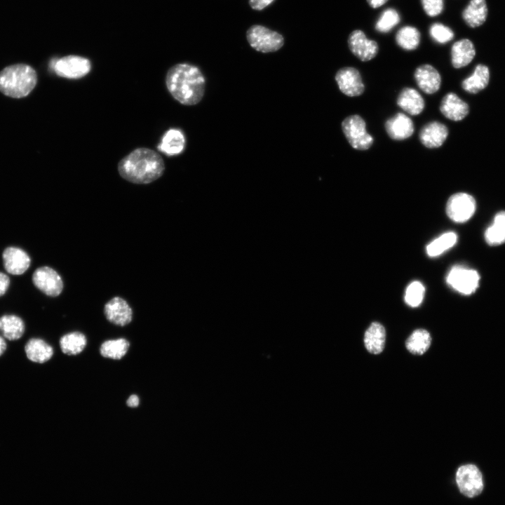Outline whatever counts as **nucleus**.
Instances as JSON below:
<instances>
[{"mask_svg":"<svg viewBox=\"0 0 505 505\" xmlns=\"http://www.w3.org/2000/svg\"><path fill=\"white\" fill-rule=\"evenodd\" d=\"M431 37L439 43H445L454 38L452 30L439 22L433 23L429 29Z\"/></svg>","mask_w":505,"mask_h":505,"instance_id":"f704fd0d","label":"nucleus"},{"mask_svg":"<svg viewBox=\"0 0 505 505\" xmlns=\"http://www.w3.org/2000/svg\"><path fill=\"white\" fill-rule=\"evenodd\" d=\"M86 344V336L79 331L67 333L60 339L61 351L69 356L77 355L82 352Z\"/></svg>","mask_w":505,"mask_h":505,"instance_id":"cd10ccee","label":"nucleus"},{"mask_svg":"<svg viewBox=\"0 0 505 505\" xmlns=\"http://www.w3.org/2000/svg\"><path fill=\"white\" fill-rule=\"evenodd\" d=\"M52 68L61 77L77 79L87 75L91 69L89 60L78 55H67L52 62Z\"/></svg>","mask_w":505,"mask_h":505,"instance_id":"6e6552de","label":"nucleus"},{"mask_svg":"<svg viewBox=\"0 0 505 505\" xmlns=\"http://www.w3.org/2000/svg\"><path fill=\"white\" fill-rule=\"evenodd\" d=\"M476 50L473 43L468 39L456 41L451 48V61L454 68L469 65L473 59Z\"/></svg>","mask_w":505,"mask_h":505,"instance_id":"4be33fe9","label":"nucleus"},{"mask_svg":"<svg viewBox=\"0 0 505 505\" xmlns=\"http://www.w3.org/2000/svg\"><path fill=\"white\" fill-rule=\"evenodd\" d=\"M368 5L372 8H377L387 2L388 0H366Z\"/></svg>","mask_w":505,"mask_h":505,"instance_id":"ea45409f","label":"nucleus"},{"mask_svg":"<svg viewBox=\"0 0 505 505\" xmlns=\"http://www.w3.org/2000/svg\"><path fill=\"white\" fill-rule=\"evenodd\" d=\"M455 480L459 492L469 498L479 495L483 490L482 473L474 464L460 466L456 471Z\"/></svg>","mask_w":505,"mask_h":505,"instance_id":"423d86ee","label":"nucleus"},{"mask_svg":"<svg viewBox=\"0 0 505 505\" xmlns=\"http://www.w3.org/2000/svg\"><path fill=\"white\" fill-rule=\"evenodd\" d=\"M10 283L8 276L0 271V297L3 296L7 292Z\"/></svg>","mask_w":505,"mask_h":505,"instance_id":"e433bc0d","label":"nucleus"},{"mask_svg":"<svg viewBox=\"0 0 505 505\" xmlns=\"http://www.w3.org/2000/svg\"><path fill=\"white\" fill-rule=\"evenodd\" d=\"M386 331L384 327L378 322H373L366 330L364 335V344L371 354H380L384 347Z\"/></svg>","mask_w":505,"mask_h":505,"instance_id":"5701e85b","label":"nucleus"},{"mask_svg":"<svg viewBox=\"0 0 505 505\" xmlns=\"http://www.w3.org/2000/svg\"><path fill=\"white\" fill-rule=\"evenodd\" d=\"M2 260L5 270L12 275L24 274L31 264V259L27 252L15 246H9L4 250Z\"/></svg>","mask_w":505,"mask_h":505,"instance_id":"ddd939ff","label":"nucleus"},{"mask_svg":"<svg viewBox=\"0 0 505 505\" xmlns=\"http://www.w3.org/2000/svg\"><path fill=\"white\" fill-rule=\"evenodd\" d=\"M126 404L128 407L130 408H136L140 404V399L139 397L133 394L131 395L127 400Z\"/></svg>","mask_w":505,"mask_h":505,"instance_id":"58836bf2","label":"nucleus"},{"mask_svg":"<svg viewBox=\"0 0 505 505\" xmlns=\"http://www.w3.org/2000/svg\"><path fill=\"white\" fill-rule=\"evenodd\" d=\"M251 47L262 53L275 52L284 43L283 36L262 25H252L246 32Z\"/></svg>","mask_w":505,"mask_h":505,"instance_id":"39448f33","label":"nucleus"},{"mask_svg":"<svg viewBox=\"0 0 505 505\" xmlns=\"http://www.w3.org/2000/svg\"><path fill=\"white\" fill-rule=\"evenodd\" d=\"M6 346L5 338L0 335V356L5 352Z\"/></svg>","mask_w":505,"mask_h":505,"instance_id":"a19ab883","label":"nucleus"},{"mask_svg":"<svg viewBox=\"0 0 505 505\" xmlns=\"http://www.w3.org/2000/svg\"><path fill=\"white\" fill-rule=\"evenodd\" d=\"M25 325L17 315L5 314L0 317V333L10 341L18 340L23 335Z\"/></svg>","mask_w":505,"mask_h":505,"instance_id":"b1692460","label":"nucleus"},{"mask_svg":"<svg viewBox=\"0 0 505 505\" xmlns=\"http://www.w3.org/2000/svg\"><path fill=\"white\" fill-rule=\"evenodd\" d=\"M400 20V15L396 9L393 8H386L381 13L377 20L375 29L382 33L389 32L399 23Z\"/></svg>","mask_w":505,"mask_h":505,"instance_id":"473e14b6","label":"nucleus"},{"mask_svg":"<svg viewBox=\"0 0 505 505\" xmlns=\"http://www.w3.org/2000/svg\"><path fill=\"white\" fill-rule=\"evenodd\" d=\"M425 13L430 17H435L443 11V0H421Z\"/></svg>","mask_w":505,"mask_h":505,"instance_id":"c9c22d12","label":"nucleus"},{"mask_svg":"<svg viewBox=\"0 0 505 505\" xmlns=\"http://www.w3.org/2000/svg\"><path fill=\"white\" fill-rule=\"evenodd\" d=\"M32 280L37 289L49 297H57L62 292V279L60 274L50 267L37 268L32 274Z\"/></svg>","mask_w":505,"mask_h":505,"instance_id":"9d476101","label":"nucleus"},{"mask_svg":"<svg viewBox=\"0 0 505 505\" xmlns=\"http://www.w3.org/2000/svg\"><path fill=\"white\" fill-rule=\"evenodd\" d=\"M129 346V342L124 338L109 339L101 344L100 352L105 358L119 360L126 354Z\"/></svg>","mask_w":505,"mask_h":505,"instance_id":"c756f323","label":"nucleus"},{"mask_svg":"<svg viewBox=\"0 0 505 505\" xmlns=\"http://www.w3.org/2000/svg\"><path fill=\"white\" fill-rule=\"evenodd\" d=\"M480 278L477 271L462 265H455L448 272L446 282L458 292L469 295L478 288Z\"/></svg>","mask_w":505,"mask_h":505,"instance_id":"0eeeda50","label":"nucleus"},{"mask_svg":"<svg viewBox=\"0 0 505 505\" xmlns=\"http://www.w3.org/2000/svg\"><path fill=\"white\" fill-rule=\"evenodd\" d=\"M457 241V236L454 232H446L427 245V255L430 257L438 256L454 246Z\"/></svg>","mask_w":505,"mask_h":505,"instance_id":"2f4dec72","label":"nucleus"},{"mask_svg":"<svg viewBox=\"0 0 505 505\" xmlns=\"http://www.w3.org/2000/svg\"><path fill=\"white\" fill-rule=\"evenodd\" d=\"M440 111L446 118L459 121L464 119L469 112V105L454 93L446 94L440 105Z\"/></svg>","mask_w":505,"mask_h":505,"instance_id":"a211bd4d","label":"nucleus"},{"mask_svg":"<svg viewBox=\"0 0 505 505\" xmlns=\"http://www.w3.org/2000/svg\"><path fill=\"white\" fill-rule=\"evenodd\" d=\"M27 358L32 362L44 363L53 355V347L40 338H31L25 346Z\"/></svg>","mask_w":505,"mask_h":505,"instance_id":"412c9836","label":"nucleus"},{"mask_svg":"<svg viewBox=\"0 0 505 505\" xmlns=\"http://www.w3.org/2000/svg\"><path fill=\"white\" fill-rule=\"evenodd\" d=\"M490 72L487 66L478 65L473 73L462 82V88L469 93H477L488 84Z\"/></svg>","mask_w":505,"mask_h":505,"instance_id":"a878e982","label":"nucleus"},{"mask_svg":"<svg viewBox=\"0 0 505 505\" xmlns=\"http://www.w3.org/2000/svg\"><path fill=\"white\" fill-rule=\"evenodd\" d=\"M335 81L340 91L347 96H359L365 90L361 75L355 67H345L339 69L335 74Z\"/></svg>","mask_w":505,"mask_h":505,"instance_id":"9b49d317","label":"nucleus"},{"mask_svg":"<svg viewBox=\"0 0 505 505\" xmlns=\"http://www.w3.org/2000/svg\"><path fill=\"white\" fill-rule=\"evenodd\" d=\"M388 135L394 140H403L414 133L415 126L412 119L403 113H397L385 122Z\"/></svg>","mask_w":505,"mask_h":505,"instance_id":"dca6fc26","label":"nucleus"},{"mask_svg":"<svg viewBox=\"0 0 505 505\" xmlns=\"http://www.w3.org/2000/svg\"><path fill=\"white\" fill-rule=\"evenodd\" d=\"M420 39L419 31L412 26H404L396 34L398 46L407 50H415L419 45Z\"/></svg>","mask_w":505,"mask_h":505,"instance_id":"7c9ffc66","label":"nucleus"},{"mask_svg":"<svg viewBox=\"0 0 505 505\" xmlns=\"http://www.w3.org/2000/svg\"><path fill=\"white\" fill-rule=\"evenodd\" d=\"M487 16V7L485 0H471L462 12V18L470 27H477L483 25Z\"/></svg>","mask_w":505,"mask_h":505,"instance_id":"393cba45","label":"nucleus"},{"mask_svg":"<svg viewBox=\"0 0 505 505\" xmlns=\"http://www.w3.org/2000/svg\"><path fill=\"white\" fill-rule=\"evenodd\" d=\"M342 131L350 145L357 150H367L372 145L374 139L366 130V123L357 114L345 118L342 122Z\"/></svg>","mask_w":505,"mask_h":505,"instance_id":"20e7f679","label":"nucleus"},{"mask_svg":"<svg viewBox=\"0 0 505 505\" xmlns=\"http://www.w3.org/2000/svg\"><path fill=\"white\" fill-rule=\"evenodd\" d=\"M431 343L430 333L424 329L414 330L405 342L406 349L413 354L422 355L429 348Z\"/></svg>","mask_w":505,"mask_h":505,"instance_id":"c85d7f7f","label":"nucleus"},{"mask_svg":"<svg viewBox=\"0 0 505 505\" xmlns=\"http://www.w3.org/2000/svg\"><path fill=\"white\" fill-rule=\"evenodd\" d=\"M185 142L184 133L179 129L171 128L163 134L157 147L167 156H175L184 151Z\"/></svg>","mask_w":505,"mask_h":505,"instance_id":"aec40b11","label":"nucleus"},{"mask_svg":"<svg viewBox=\"0 0 505 505\" xmlns=\"http://www.w3.org/2000/svg\"><path fill=\"white\" fill-rule=\"evenodd\" d=\"M486 243L492 246L505 243V211L498 213L484 234Z\"/></svg>","mask_w":505,"mask_h":505,"instance_id":"bb28decb","label":"nucleus"},{"mask_svg":"<svg viewBox=\"0 0 505 505\" xmlns=\"http://www.w3.org/2000/svg\"><path fill=\"white\" fill-rule=\"evenodd\" d=\"M476 208V200L471 195L459 192L449 198L446 204V213L452 221L463 223L473 216Z\"/></svg>","mask_w":505,"mask_h":505,"instance_id":"1a4fd4ad","label":"nucleus"},{"mask_svg":"<svg viewBox=\"0 0 505 505\" xmlns=\"http://www.w3.org/2000/svg\"><path fill=\"white\" fill-rule=\"evenodd\" d=\"M347 42L351 53L363 62L373 59L379 51L377 43L374 40L368 39L365 33L360 29L351 32Z\"/></svg>","mask_w":505,"mask_h":505,"instance_id":"f8f14e48","label":"nucleus"},{"mask_svg":"<svg viewBox=\"0 0 505 505\" xmlns=\"http://www.w3.org/2000/svg\"><path fill=\"white\" fill-rule=\"evenodd\" d=\"M274 0H249L250 7L257 11H261L271 4Z\"/></svg>","mask_w":505,"mask_h":505,"instance_id":"4c0bfd02","label":"nucleus"},{"mask_svg":"<svg viewBox=\"0 0 505 505\" xmlns=\"http://www.w3.org/2000/svg\"><path fill=\"white\" fill-rule=\"evenodd\" d=\"M36 83V72L27 65H11L0 72V91L11 97L28 95Z\"/></svg>","mask_w":505,"mask_h":505,"instance_id":"7ed1b4c3","label":"nucleus"},{"mask_svg":"<svg viewBox=\"0 0 505 505\" xmlns=\"http://www.w3.org/2000/svg\"><path fill=\"white\" fill-rule=\"evenodd\" d=\"M447 135L448 128L447 126L436 121L425 124L419 133L421 143L429 149L440 147L447 139Z\"/></svg>","mask_w":505,"mask_h":505,"instance_id":"2eb2a0df","label":"nucleus"},{"mask_svg":"<svg viewBox=\"0 0 505 505\" xmlns=\"http://www.w3.org/2000/svg\"><path fill=\"white\" fill-rule=\"evenodd\" d=\"M106 318L112 323L125 326L133 318V311L128 303L120 297H114L107 302L104 308Z\"/></svg>","mask_w":505,"mask_h":505,"instance_id":"4468645a","label":"nucleus"},{"mask_svg":"<svg viewBox=\"0 0 505 505\" xmlns=\"http://www.w3.org/2000/svg\"><path fill=\"white\" fill-rule=\"evenodd\" d=\"M165 170L162 156L153 149L140 147L124 156L118 163V171L124 180L139 184L153 182Z\"/></svg>","mask_w":505,"mask_h":505,"instance_id":"f03ea898","label":"nucleus"},{"mask_svg":"<svg viewBox=\"0 0 505 505\" xmlns=\"http://www.w3.org/2000/svg\"><path fill=\"white\" fill-rule=\"evenodd\" d=\"M166 85L170 95L180 103L191 106L198 104L205 93L204 76L196 66L179 63L171 67L166 76Z\"/></svg>","mask_w":505,"mask_h":505,"instance_id":"f257e3e1","label":"nucleus"},{"mask_svg":"<svg viewBox=\"0 0 505 505\" xmlns=\"http://www.w3.org/2000/svg\"><path fill=\"white\" fill-rule=\"evenodd\" d=\"M397 105L408 114L416 116L422 112L425 107L424 100L415 88H404L397 97Z\"/></svg>","mask_w":505,"mask_h":505,"instance_id":"6ab92c4d","label":"nucleus"},{"mask_svg":"<svg viewBox=\"0 0 505 505\" xmlns=\"http://www.w3.org/2000/svg\"><path fill=\"white\" fill-rule=\"evenodd\" d=\"M424 292L423 284L419 281H413L406 288L405 302L412 307H417L422 303Z\"/></svg>","mask_w":505,"mask_h":505,"instance_id":"72a5a7b5","label":"nucleus"},{"mask_svg":"<svg viewBox=\"0 0 505 505\" xmlns=\"http://www.w3.org/2000/svg\"><path fill=\"white\" fill-rule=\"evenodd\" d=\"M418 87L426 94L437 92L441 85V76L438 70L431 65L419 66L414 73Z\"/></svg>","mask_w":505,"mask_h":505,"instance_id":"f3484780","label":"nucleus"}]
</instances>
